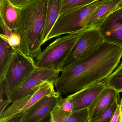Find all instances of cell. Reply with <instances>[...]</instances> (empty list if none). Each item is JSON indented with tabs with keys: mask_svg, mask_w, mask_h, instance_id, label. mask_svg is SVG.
Masks as SVG:
<instances>
[{
	"mask_svg": "<svg viewBox=\"0 0 122 122\" xmlns=\"http://www.w3.org/2000/svg\"><path fill=\"white\" fill-rule=\"evenodd\" d=\"M122 47L104 42L89 56L64 67L56 80L60 94L75 92L102 81L117 68L122 59Z\"/></svg>",
	"mask_w": 122,
	"mask_h": 122,
	"instance_id": "1",
	"label": "cell"
},
{
	"mask_svg": "<svg viewBox=\"0 0 122 122\" xmlns=\"http://www.w3.org/2000/svg\"><path fill=\"white\" fill-rule=\"evenodd\" d=\"M47 0H31L20 9L16 32L21 39L19 48L26 55L36 58L42 52Z\"/></svg>",
	"mask_w": 122,
	"mask_h": 122,
	"instance_id": "2",
	"label": "cell"
},
{
	"mask_svg": "<svg viewBox=\"0 0 122 122\" xmlns=\"http://www.w3.org/2000/svg\"><path fill=\"white\" fill-rule=\"evenodd\" d=\"M108 0H96L64 13L58 18L47 41L64 34H75L86 30L89 19L95 11Z\"/></svg>",
	"mask_w": 122,
	"mask_h": 122,
	"instance_id": "3",
	"label": "cell"
},
{
	"mask_svg": "<svg viewBox=\"0 0 122 122\" xmlns=\"http://www.w3.org/2000/svg\"><path fill=\"white\" fill-rule=\"evenodd\" d=\"M79 37L80 33L67 34L56 39L36 58V67L60 71Z\"/></svg>",
	"mask_w": 122,
	"mask_h": 122,
	"instance_id": "4",
	"label": "cell"
},
{
	"mask_svg": "<svg viewBox=\"0 0 122 122\" xmlns=\"http://www.w3.org/2000/svg\"><path fill=\"white\" fill-rule=\"evenodd\" d=\"M36 68L33 59L24 53L19 47L14 51L5 75L6 96L9 100Z\"/></svg>",
	"mask_w": 122,
	"mask_h": 122,
	"instance_id": "5",
	"label": "cell"
},
{
	"mask_svg": "<svg viewBox=\"0 0 122 122\" xmlns=\"http://www.w3.org/2000/svg\"><path fill=\"white\" fill-rule=\"evenodd\" d=\"M99 29H87L80 33L78 41L62 65L64 67L90 55L104 42Z\"/></svg>",
	"mask_w": 122,
	"mask_h": 122,
	"instance_id": "6",
	"label": "cell"
},
{
	"mask_svg": "<svg viewBox=\"0 0 122 122\" xmlns=\"http://www.w3.org/2000/svg\"><path fill=\"white\" fill-rule=\"evenodd\" d=\"M54 81H46L35 93L12 103L0 115V122H4L20 113L25 112L44 97L54 94Z\"/></svg>",
	"mask_w": 122,
	"mask_h": 122,
	"instance_id": "7",
	"label": "cell"
},
{
	"mask_svg": "<svg viewBox=\"0 0 122 122\" xmlns=\"http://www.w3.org/2000/svg\"><path fill=\"white\" fill-rule=\"evenodd\" d=\"M60 72L57 70L36 67L9 100L12 103L26 96L33 94L45 82L55 81Z\"/></svg>",
	"mask_w": 122,
	"mask_h": 122,
	"instance_id": "8",
	"label": "cell"
},
{
	"mask_svg": "<svg viewBox=\"0 0 122 122\" xmlns=\"http://www.w3.org/2000/svg\"><path fill=\"white\" fill-rule=\"evenodd\" d=\"M99 29L105 42L122 47V8L112 13Z\"/></svg>",
	"mask_w": 122,
	"mask_h": 122,
	"instance_id": "9",
	"label": "cell"
},
{
	"mask_svg": "<svg viewBox=\"0 0 122 122\" xmlns=\"http://www.w3.org/2000/svg\"><path fill=\"white\" fill-rule=\"evenodd\" d=\"M61 97L57 92L44 97L26 112L21 122H40L50 115Z\"/></svg>",
	"mask_w": 122,
	"mask_h": 122,
	"instance_id": "10",
	"label": "cell"
},
{
	"mask_svg": "<svg viewBox=\"0 0 122 122\" xmlns=\"http://www.w3.org/2000/svg\"><path fill=\"white\" fill-rule=\"evenodd\" d=\"M106 87L102 81L69 95L74 102V112L88 108Z\"/></svg>",
	"mask_w": 122,
	"mask_h": 122,
	"instance_id": "11",
	"label": "cell"
},
{
	"mask_svg": "<svg viewBox=\"0 0 122 122\" xmlns=\"http://www.w3.org/2000/svg\"><path fill=\"white\" fill-rule=\"evenodd\" d=\"M119 94L114 89L106 87L88 107L87 122H90L101 114Z\"/></svg>",
	"mask_w": 122,
	"mask_h": 122,
	"instance_id": "12",
	"label": "cell"
},
{
	"mask_svg": "<svg viewBox=\"0 0 122 122\" xmlns=\"http://www.w3.org/2000/svg\"><path fill=\"white\" fill-rule=\"evenodd\" d=\"M121 0H108L98 7L89 19L86 29H99L108 17L117 9Z\"/></svg>",
	"mask_w": 122,
	"mask_h": 122,
	"instance_id": "13",
	"label": "cell"
},
{
	"mask_svg": "<svg viewBox=\"0 0 122 122\" xmlns=\"http://www.w3.org/2000/svg\"><path fill=\"white\" fill-rule=\"evenodd\" d=\"M74 104L68 96L60 97L54 108L50 112V122H64L74 112Z\"/></svg>",
	"mask_w": 122,
	"mask_h": 122,
	"instance_id": "14",
	"label": "cell"
},
{
	"mask_svg": "<svg viewBox=\"0 0 122 122\" xmlns=\"http://www.w3.org/2000/svg\"><path fill=\"white\" fill-rule=\"evenodd\" d=\"M20 9L12 5L8 0H0V18L13 32L17 29Z\"/></svg>",
	"mask_w": 122,
	"mask_h": 122,
	"instance_id": "15",
	"label": "cell"
},
{
	"mask_svg": "<svg viewBox=\"0 0 122 122\" xmlns=\"http://www.w3.org/2000/svg\"><path fill=\"white\" fill-rule=\"evenodd\" d=\"M61 8V0H47L46 22L42 45L47 41L49 35L59 16Z\"/></svg>",
	"mask_w": 122,
	"mask_h": 122,
	"instance_id": "16",
	"label": "cell"
},
{
	"mask_svg": "<svg viewBox=\"0 0 122 122\" xmlns=\"http://www.w3.org/2000/svg\"><path fill=\"white\" fill-rule=\"evenodd\" d=\"M14 48L7 41L1 39L0 43V81L4 80L7 68L11 60Z\"/></svg>",
	"mask_w": 122,
	"mask_h": 122,
	"instance_id": "17",
	"label": "cell"
},
{
	"mask_svg": "<svg viewBox=\"0 0 122 122\" xmlns=\"http://www.w3.org/2000/svg\"><path fill=\"white\" fill-rule=\"evenodd\" d=\"M103 82L106 87L114 89L120 93L122 91V66L120 65Z\"/></svg>",
	"mask_w": 122,
	"mask_h": 122,
	"instance_id": "18",
	"label": "cell"
},
{
	"mask_svg": "<svg viewBox=\"0 0 122 122\" xmlns=\"http://www.w3.org/2000/svg\"><path fill=\"white\" fill-rule=\"evenodd\" d=\"M95 0H61V8L59 16L70 10L89 4Z\"/></svg>",
	"mask_w": 122,
	"mask_h": 122,
	"instance_id": "19",
	"label": "cell"
},
{
	"mask_svg": "<svg viewBox=\"0 0 122 122\" xmlns=\"http://www.w3.org/2000/svg\"><path fill=\"white\" fill-rule=\"evenodd\" d=\"M119 104L118 97H117L114 100L107 109L101 114L90 122H109L112 115Z\"/></svg>",
	"mask_w": 122,
	"mask_h": 122,
	"instance_id": "20",
	"label": "cell"
},
{
	"mask_svg": "<svg viewBox=\"0 0 122 122\" xmlns=\"http://www.w3.org/2000/svg\"><path fill=\"white\" fill-rule=\"evenodd\" d=\"M88 108L74 112L64 122H87L88 119Z\"/></svg>",
	"mask_w": 122,
	"mask_h": 122,
	"instance_id": "21",
	"label": "cell"
},
{
	"mask_svg": "<svg viewBox=\"0 0 122 122\" xmlns=\"http://www.w3.org/2000/svg\"><path fill=\"white\" fill-rule=\"evenodd\" d=\"M0 37V39L7 41L11 47L14 48L19 47L21 43V39L19 35L16 31H14L13 34L9 38L3 34H1Z\"/></svg>",
	"mask_w": 122,
	"mask_h": 122,
	"instance_id": "22",
	"label": "cell"
},
{
	"mask_svg": "<svg viewBox=\"0 0 122 122\" xmlns=\"http://www.w3.org/2000/svg\"><path fill=\"white\" fill-rule=\"evenodd\" d=\"M121 118V110L120 104L117 105L114 112L112 115L109 122H119Z\"/></svg>",
	"mask_w": 122,
	"mask_h": 122,
	"instance_id": "23",
	"label": "cell"
},
{
	"mask_svg": "<svg viewBox=\"0 0 122 122\" xmlns=\"http://www.w3.org/2000/svg\"><path fill=\"white\" fill-rule=\"evenodd\" d=\"M14 6L18 8H22L28 4L31 0H8Z\"/></svg>",
	"mask_w": 122,
	"mask_h": 122,
	"instance_id": "24",
	"label": "cell"
},
{
	"mask_svg": "<svg viewBox=\"0 0 122 122\" xmlns=\"http://www.w3.org/2000/svg\"><path fill=\"white\" fill-rule=\"evenodd\" d=\"M0 23L1 27L4 32L3 34L6 36L8 38L10 37L13 34V31L9 29L1 18H0Z\"/></svg>",
	"mask_w": 122,
	"mask_h": 122,
	"instance_id": "25",
	"label": "cell"
},
{
	"mask_svg": "<svg viewBox=\"0 0 122 122\" xmlns=\"http://www.w3.org/2000/svg\"><path fill=\"white\" fill-rule=\"evenodd\" d=\"M25 115L26 112L18 114L4 122H21Z\"/></svg>",
	"mask_w": 122,
	"mask_h": 122,
	"instance_id": "26",
	"label": "cell"
},
{
	"mask_svg": "<svg viewBox=\"0 0 122 122\" xmlns=\"http://www.w3.org/2000/svg\"><path fill=\"white\" fill-rule=\"evenodd\" d=\"M122 8V0H121V1L120 2L117 6V9H119Z\"/></svg>",
	"mask_w": 122,
	"mask_h": 122,
	"instance_id": "27",
	"label": "cell"
},
{
	"mask_svg": "<svg viewBox=\"0 0 122 122\" xmlns=\"http://www.w3.org/2000/svg\"><path fill=\"white\" fill-rule=\"evenodd\" d=\"M120 110H121V120H122V105L120 104Z\"/></svg>",
	"mask_w": 122,
	"mask_h": 122,
	"instance_id": "28",
	"label": "cell"
},
{
	"mask_svg": "<svg viewBox=\"0 0 122 122\" xmlns=\"http://www.w3.org/2000/svg\"><path fill=\"white\" fill-rule=\"evenodd\" d=\"M120 93H122V91ZM120 104H121L122 105V98H121V100H120Z\"/></svg>",
	"mask_w": 122,
	"mask_h": 122,
	"instance_id": "29",
	"label": "cell"
},
{
	"mask_svg": "<svg viewBox=\"0 0 122 122\" xmlns=\"http://www.w3.org/2000/svg\"><path fill=\"white\" fill-rule=\"evenodd\" d=\"M122 62H121V64H120V65H122Z\"/></svg>",
	"mask_w": 122,
	"mask_h": 122,
	"instance_id": "30",
	"label": "cell"
},
{
	"mask_svg": "<svg viewBox=\"0 0 122 122\" xmlns=\"http://www.w3.org/2000/svg\"><path fill=\"white\" fill-rule=\"evenodd\" d=\"M119 122H122V120H121V118H120V121Z\"/></svg>",
	"mask_w": 122,
	"mask_h": 122,
	"instance_id": "31",
	"label": "cell"
},
{
	"mask_svg": "<svg viewBox=\"0 0 122 122\" xmlns=\"http://www.w3.org/2000/svg\"></svg>",
	"mask_w": 122,
	"mask_h": 122,
	"instance_id": "32",
	"label": "cell"
}]
</instances>
